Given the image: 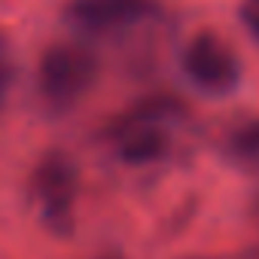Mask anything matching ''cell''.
<instances>
[{"label":"cell","mask_w":259,"mask_h":259,"mask_svg":"<svg viewBox=\"0 0 259 259\" xmlns=\"http://www.w3.org/2000/svg\"><path fill=\"white\" fill-rule=\"evenodd\" d=\"M98 259H116V256H98Z\"/></svg>","instance_id":"10"},{"label":"cell","mask_w":259,"mask_h":259,"mask_svg":"<svg viewBox=\"0 0 259 259\" xmlns=\"http://www.w3.org/2000/svg\"><path fill=\"white\" fill-rule=\"evenodd\" d=\"M186 259H259V250H247L238 256H186Z\"/></svg>","instance_id":"9"},{"label":"cell","mask_w":259,"mask_h":259,"mask_svg":"<svg viewBox=\"0 0 259 259\" xmlns=\"http://www.w3.org/2000/svg\"><path fill=\"white\" fill-rule=\"evenodd\" d=\"M98 79V55L76 40L52 43L37 61V95L52 113L79 104Z\"/></svg>","instance_id":"1"},{"label":"cell","mask_w":259,"mask_h":259,"mask_svg":"<svg viewBox=\"0 0 259 259\" xmlns=\"http://www.w3.org/2000/svg\"><path fill=\"white\" fill-rule=\"evenodd\" d=\"M28 192H31V201L37 207V217L43 220V226L49 232H55V235L73 232L79 174H76V165L70 162V156H64L58 150L46 153L31 171Z\"/></svg>","instance_id":"2"},{"label":"cell","mask_w":259,"mask_h":259,"mask_svg":"<svg viewBox=\"0 0 259 259\" xmlns=\"http://www.w3.org/2000/svg\"><path fill=\"white\" fill-rule=\"evenodd\" d=\"M159 13V0H67L64 16L85 34H113L147 22Z\"/></svg>","instance_id":"5"},{"label":"cell","mask_w":259,"mask_h":259,"mask_svg":"<svg viewBox=\"0 0 259 259\" xmlns=\"http://www.w3.org/2000/svg\"><path fill=\"white\" fill-rule=\"evenodd\" d=\"M226 153L247 171H259V116L238 125L226 141Z\"/></svg>","instance_id":"6"},{"label":"cell","mask_w":259,"mask_h":259,"mask_svg":"<svg viewBox=\"0 0 259 259\" xmlns=\"http://www.w3.org/2000/svg\"><path fill=\"white\" fill-rule=\"evenodd\" d=\"M13 82H16V52H13V40L0 31V107H4Z\"/></svg>","instance_id":"7"},{"label":"cell","mask_w":259,"mask_h":259,"mask_svg":"<svg viewBox=\"0 0 259 259\" xmlns=\"http://www.w3.org/2000/svg\"><path fill=\"white\" fill-rule=\"evenodd\" d=\"M186 79L207 95H229L241 82V61L226 37L217 31H198L189 37L180 55Z\"/></svg>","instance_id":"4"},{"label":"cell","mask_w":259,"mask_h":259,"mask_svg":"<svg viewBox=\"0 0 259 259\" xmlns=\"http://www.w3.org/2000/svg\"><path fill=\"white\" fill-rule=\"evenodd\" d=\"M241 22L259 40V0H241Z\"/></svg>","instance_id":"8"},{"label":"cell","mask_w":259,"mask_h":259,"mask_svg":"<svg viewBox=\"0 0 259 259\" xmlns=\"http://www.w3.org/2000/svg\"><path fill=\"white\" fill-rule=\"evenodd\" d=\"M174 110H177L174 101H147L128 116H122L110 132L116 153L132 165H147V162H159L162 156H168L171 150L168 122L177 116Z\"/></svg>","instance_id":"3"}]
</instances>
